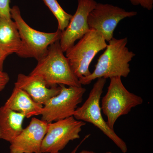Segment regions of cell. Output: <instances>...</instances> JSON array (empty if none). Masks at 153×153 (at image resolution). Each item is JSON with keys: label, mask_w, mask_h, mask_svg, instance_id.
I'll list each match as a JSON object with an SVG mask.
<instances>
[{"label": "cell", "mask_w": 153, "mask_h": 153, "mask_svg": "<svg viewBox=\"0 0 153 153\" xmlns=\"http://www.w3.org/2000/svg\"><path fill=\"white\" fill-rule=\"evenodd\" d=\"M127 38H113L108 42L105 51L98 58L95 69L90 75L79 79L80 84L88 85L100 78L126 77L130 72L129 63L135 54L127 47Z\"/></svg>", "instance_id": "cell-1"}, {"label": "cell", "mask_w": 153, "mask_h": 153, "mask_svg": "<svg viewBox=\"0 0 153 153\" xmlns=\"http://www.w3.org/2000/svg\"><path fill=\"white\" fill-rule=\"evenodd\" d=\"M30 74L41 75L49 87L60 85L82 86L64 55L60 41L49 46L46 55L38 60L37 65Z\"/></svg>", "instance_id": "cell-2"}, {"label": "cell", "mask_w": 153, "mask_h": 153, "mask_svg": "<svg viewBox=\"0 0 153 153\" xmlns=\"http://www.w3.org/2000/svg\"><path fill=\"white\" fill-rule=\"evenodd\" d=\"M11 18L16 23L21 37L22 49L19 57L34 58L37 61L47 54L51 44L60 41L62 32L59 30L54 33H44L35 30L25 22L18 6L11 8Z\"/></svg>", "instance_id": "cell-3"}, {"label": "cell", "mask_w": 153, "mask_h": 153, "mask_svg": "<svg viewBox=\"0 0 153 153\" xmlns=\"http://www.w3.org/2000/svg\"><path fill=\"white\" fill-rule=\"evenodd\" d=\"M106 81L103 78L97 79L87 100L82 106L76 108L73 117L77 120L92 124L112 140L123 153H126L128 151L126 144L114 129L109 127L102 114L100 99Z\"/></svg>", "instance_id": "cell-4"}, {"label": "cell", "mask_w": 153, "mask_h": 153, "mask_svg": "<svg viewBox=\"0 0 153 153\" xmlns=\"http://www.w3.org/2000/svg\"><path fill=\"white\" fill-rule=\"evenodd\" d=\"M106 94L101 100V110L107 118V123L114 129L119 118L128 114L132 108L143 103V98L128 91L124 85L121 77L110 78Z\"/></svg>", "instance_id": "cell-5"}, {"label": "cell", "mask_w": 153, "mask_h": 153, "mask_svg": "<svg viewBox=\"0 0 153 153\" xmlns=\"http://www.w3.org/2000/svg\"><path fill=\"white\" fill-rule=\"evenodd\" d=\"M106 41L100 33L90 30L66 51V57L75 76L78 78L90 75L89 66L96 55L106 48Z\"/></svg>", "instance_id": "cell-6"}, {"label": "cell", "mask_w": 153, "mask_h": 153, "mask_svg": "<svg viewBox=\"0 0 153 153\" xmlns=\"http://www.w3.org/2000/svg\"><path fill=\"white\" fill-rule=\"evenodd\" d=\"M59 85L60 92L43 105L40 113L41 120L48 123L73 116L86 91L82 86Z\"/></svg>", "instance_id": "cell-7"}, {"label": "cell", "mask_w": 153, "mask_h": 153, "mask_svg": "<svg viewBox=\"0 0 153 153\" xmlns=\"http://www.w3.org/2000/svg\"><path fill=\"white\" fill-rule=\"evenodd\" d=\"M85 122L73 116L48 123L47 131L41 146L42 153H57L69 142L78 139Z\"/></svg>", "instance_id": "cell-8"}, {"label": "cell", "mask_w": 153, "mask_h": 153, "mask_svg": "<svg viewBox=\"0 0 153 153\" xmlns=\"http://www.w3.org/2000/svg\"><path fill=\"white\" fill-rule=\"evenodd\" d=\"M135 11H127L109 4L97 3L88 18L90 30L100 33L106 42L114 38V33L119 23L123 19L135 16Z\"/></svg>", "instance_id": "cell-9"}, {"label": "cell", "mask_w": 153, "mask_h": 153, "mask_svg": "<svg viewBox=\"0 0 153 153\" xmlns=\"http://www.w3.org/2000/svg\"><path fill=\"white\" fill-rule=\"evenodd\" d=\"M77 1L75 13L71 17L67 27L61 33L60 44L64 52L90 30L88 18L97 4L95 0H77Z\"/></svg>", "instance_id": "cell-10"}, {"label": "cell", "mask_w": 153, "mask_h": 153, "mask_svg": "<svg viewBox=\"0 0 153 153\" xmlns=\"http://www.w3.org/2000/svg\"><path fill=\"white\" fill-rule=\"evenodd\" d=\"M48 123L33 117L30 123L10 143V153H42L41 146Z\"/></svg>", "instance_id": "cell-11"}, {"label": "cell", "mask_w": 153, "mask_h": 153, "mask_svg": "<svg viewBox=\"0 0 153 153\" xmlns=\"http://www.w3.org/2000/svg\"><path fill=\"white\" fill-rule=\"evenodd\" d=\"M15 86L27 93L38 104L44 105L52 97L60 92V85L49 87L42 76L39 74H19Z\"/></svg>", "instance_id": "cell-12"}, {"label": "cell", "mask_w": 153, "mask_h": 153, "mask_svg": "<svg viewBox=\"0 0 153 153\" xmlns=\"http://www.w3.org/2000/svg\"><path fill=\"white\" fill-rule=\"evenodd\" d=\"M0 49L8 56L20 55L22 43L17 25L11 18L0 16Z\"/></svg>", "instance_id": "cell-13"}, {"label": "cell", "mask_w": 153, "mask_h": 153, "mask_svg": "<svg viewBox=\"0 0 153 153\" xmlns=\"http://www.w3.org/2000/svg\"><path fill=\"white\" fill-rule=\"evenodd\" d=\"M25 115L6 107H0V139L10 143L23 129Z\"/></svg>", "instance_id": "cell-14"}, {"label": "cell", "mask_w": 153, "mask_h": 153, "mask_svg": "<svg viewBox=\"0 0 153 153\" xmlns=\"http://www.w3.org/2000/svg\"><path fill=\"white\" fill-rule=\"evenodd\" d=\"M4 105L12 110L23 114L27 118L40 115L43 107L34 101L24 90L15 86Z\"/></svg>", "instance_id": "cell-15"}, {"label": "cell", "mask_w": 153, "mask_h": 153, "mask_svg": "<svg viewBox=\"0 0 153 153\" xmlns=\"http://www.w3.org/2000/svg\"><path fill=\"white\" fill-rule=\"evenodd\" d=\"M43 1L57 19L58 30L62 32L67 27L72 15L65 12L57 0H43Z\"/></svg>", "instance_id": "cell-16"}, {"label": "cell", "mask_w": 153, "mask_h": 153, "mask_svg": "<svg viewBox=\"0 0 153 153\" xmlns=\"http://www.w3.org/2000/svg\"><path fill=\"white\" fill-rule=\"evenodd\" d=\"M10 0H0V16L11 18Z\"/></svg>", "instance_id": "cell-17"}, {"label": "cell", "mask_w": 153, "mask_h": 153, "mask_svg": "<svg viewBox=\"0 0 153 153\" xmlns=\"http://www.w3.org/2000/svg\"><path fill=\"white\" fill-rule=\"evenodd\" d=\"M134 6H140L148 10H152L153 8V0H129Z\"/></svg>", "instance_id": "cell-18"}, {"label": "cell", "mask_w": 153, "mask_h": 153, "mask_svg": "<svg viewBox=\"0 0 153 153\" xmlns=\"http://www.w3.org/2000/svg\"><path fill=\"white\" fill-rule=\"evenodd\" d=\"M10 80L8 74L4 71L0 72V91L4 90Z\"/></svg>", "instance_id": "cell-19"}, {"label": "cell", "mask_w": 153, "mask_h": 153, "mask_svg": "<svg viewBox=\"0 0 153 153\" xmlns=\"http://www.w3.org/2000/svg\"><path fill=\"white\" fill-rule=\"evenodd\" d=\"M8 55L0 49V72L3 71L4 62Z\"/></svg>", "instance_id": "cell-20"}, {"label": "cell", "mask_w": 153, "mask_h": 153, "mask_svg": "<svg viewBox=\"0 0 153 153\" xmlns=\"http://www.w3.org/2000/svg\"><path fill=\"white\" fill-rule=\"evenodd\" d=\"M89 136H90V134L87 135L85 136V138H84V139L82 140L81 141V142L79 144L77 145V146L75 148V149L73 150L72 152H71L69 153H76V152H77V150H78V148H79V147L81 146V145L82 144V143L84 142V141L85 140L87 139V138H88L89 137ZM57 153H60V152H58Z\"/></svg>", "instance_id": "cell-21"}, {"label": "cell", "mask_w": 153, "mask_h": 153, "mask_svg": "<svg viewBox=\"0 0 153 153\" xmlns=\"http://www.w3.org/2000/svg\"><path fill=\"white\" fill-rule=\"evenodd\" d=\"M77 153H96L94 152H93V151L85 150H84L81 151V152H79ZM105 153H112L111 152H106Z\"/></svg>", "instance_id": "cell-22"}]
</instances>
